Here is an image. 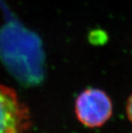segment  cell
<instances>
[{
  "label": "cell",
  "instance_id": "6da1fadb",
  "mask_svg": "<svg viewBox=\"0 0 132 133\" xmlns=\"http://www.w3.org/2000/svg\"><path fill=\"white\" fill-rule=\"evenodd\" d=\"M75 114L85 127L96 128L103 126L113 114V104L106 92L96 88L82 91L75 101Z\"/></svg>",
  "mask_w": 132,
  "mask_h": 133
},
{
  "label": "cell",
  "instance_id": "3957f363",
  "mask_svg": "<svg viewBox=\"0 0 132 133\" xmlns=\"http://www.w3.org/2000/svg\"><path fill=\"white\" fill-rule=\"evenodd\" d=\"M126 114L129 121L132 124V93L130 95L126 104Z\"/></svg>",
  "mask_w": 132,
  "mask_h": 133
},
{
  "label": "cell",
  "instance_id": "7a4b0ae2",
  "mask_svg": "<svg viewBox=\"0 0 132 133\" xmlns=\"http://www.w3.org/2000/svg\"><path fill=\"white\" fill-rule=\"evenodd\" d=\"M30 125L26 104L15 90L0 84V133H25Z\"/></svg>",
  "mask_w": 132,
  "mask_h": 133
}]
</instances>
